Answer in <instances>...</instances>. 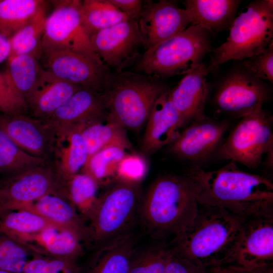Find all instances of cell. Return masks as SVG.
Returning a JSON list of instances; mask_svg holds the SVG:
<instances>
[{
  "instance_id": "cell-1",
  "label": "cell",
  "mask_w": 273,
  "mask_h": 273,
  "mask_svg": "<svg viewBox=\"0 0 273 273\" xmlns=\"http://www.w3.org/2000/svg\"><path fill=\"white\" fill-rule=\"evenodd\" d=\"M199 204L223 208L244 219L273 216V184L264 175L246 172L230 162L215 170L190 168Z\"/></svg>"
},
{
  "instance_id": "cell-2",
  "label": "cell",
  "mask_w": 273,
  "mask_h": 273,
  "mask_svg": "<svg viewBox=\"0 0 273 273\" xmlns=\"http://www.w3.org/2000/svg\"><path fill=\"white\" fill-rule=\"evenodd\" d=\"M244 219L223 208L199 204L192 222L175 237L172 249L205 268L230 264Z\"/></svg>"
},
{
  "instance_id": "cell-3",
  "label": "cell",
  "mask_w": 273,
  "mask_h": 273,
  "mask_svg": "<svg viewBox=\"0 0 273 273\" xmlns=\"http://www.w3.org/2000/svg\"><path fill=\"white\" fill-rule=\"evenodd\" d=\"M197 191L196 183L188 173L157 178L150 185L142 205L145 222L160 236L176 237L197 214Z\"/></svg>"
},
{
  "instance_id": "cell-4",
  "label": "cell",
  "mask_w": 273,
  "mask_h": 273,
  "mask_svg": "<svg viewBox=\"0 0 273 273\" xmlns=\"http://www.w3.org/2000/svg\"><path fill=\"white\" fill-rule=\"evenodd\" d=\"M166 88L156 76L124 71L112 73L104 92L107 117L125 129H138Z\"/></svg>"
},
{
  "instance_id": "cell-5",
  "label": "cell",
  "mask_w": 273,
  "mask_h": 273,
  "mask_svg": "<svg viewBox=\"0 0 273 273\" xmlns=\"http://www.w3.org/2000/svg\"><path fill=\"white\" fill-rule=\"evenodd\" d=\"M226 40L212 52L208 73L230 60L242 61L265 49L273 36V2H251L236 17Z\"/></svg>"
},
{
  "instance_id": "cell-6",
  "label": "cell",
  "mask_w": 273,
  "mask_h": 273,
  "mask_svg": "<svg viewBox=\"0 0 273 273\" xmlns=\"http://www.w3.org/2000/svg\"><path fill=\"white\" fill-rule=\"evenodd\" d=\"M209 32L191 25L158 45L146 50L135 66L138 73L161 78L185 74L201 63L211 51Z\"/></svg>"
},
{
  "instance_id": "cell-7",
  "label": "cell",
  "mask_w": 273,
  "mask_h": 273,
  "mask_svg": "<svg viewBox=\"0 0 273 273\" xmlns=\"http://www.w3.org/2000/svg\"><path fill=\"white\" fill-rule=\"evenodd\" d=\"M241 118L216 156L256 169L262 156L273 150L272 116L259 106Z\"/></svg>"
},
{
  "instance_id": "cell-8",
  "label": "cell",
  "mask_w": 273,
  "mask_h": 273,
  "mask_svg": "<svg viewBox=\"0 0 273 273\" xmlns=\"http://www.w3.org/2000/svg\"><path fill=\"white\" fill-rule=\"evenodd\" d=\"M139 193V184L119 181L99 196L88 219L87 239L104 241L124 229L134 214Z\"/></svg>"
},
{
  "instance_id": "cell-9",
  "label": "cell",
  "mask_w": 273,
  "mask_h": 273,
  "mask_svg": "<svg viewBox=\"0 0 273 273\" xmlns=\"http://www.w3.org/2000/svg\"><path fill=\"white\" fill-rule=\"evenodd\" d=\"M271 93L266 81L257 78L241 64L219 81L213 101L218 112L242 118L268 101Z\"/></svg>"
},
{
  "instance_id": "cell-10",
  "label": "cell",
  "mask_w": 273,
  "mask_h": 273,
  "mask_svg": "<svg viewBox=\"0 0 273 273\" xmlns=\"http://www.w3.org/2000/svg\"><path fill=\"white\" fill-rule=\"evenodd\" d=\"M52 194L65 196L63 183L53 162L7 177L0 181V216L22 209Z\"/></svg>"
},
{
  "instance_id": "cell-11",
  "label": "cell",
  "mask_w": 273,
  "mask_h": 273,
  "mask_svg": "<svg viewBox=\"0 0 273 273\" xmlns=\"http://www.w3.org/2000/svg\"><path fill=\"white\" fill-rule=\"evenodd\" d=\"M39 63L55 76L104 93L112 73L102 61L67 50L41 49Z\"/></svg>"
},
{
  "instance_id": "cell-12",
  "label": "cell",
  "mask_w": 273,
  "mask_h": 273,
  "mask_svg": "<svg viewBox=\"0 0 273 273\" xmlns=\"http://www.w3.org/2000/svg\"><path fill=\"white\" fill-rule=\"evenodd\" d=\"M54 10L46 20L41 49L67 50L101 60L94 52L80 21L81 1H51ZM102 61V60H101Z\"/></svg>"
},
{
  "instance_id": "cell-13",
  "label": "cell",
  "mask_w": 273,
  "mask_h": 273,
  "mask_svg": "<svg viewBox=\"0 0 273 273\" xmlns=\"http://www.w3.org/2000/svg\"><path fill=\"white\" fill-rule=\"evenodd\" d=\"M231 125L230 120H218L207 116L195 120L183 128L169 144L170 151L190 163V168H201L203 164L217 155Z\"/></svg>"
},
{
  "instance_id": "cell-14",
  "label": "cell",
  "mask_w": 273,
  "mask_h": 273,
  "mask_svg": "<svg viewBox=\"0 0 273 273\" xmlns=\"http://www.w3.org/2000/svg\"><path fill=\"white\" fill-rule=\"evenodd\" d=\"M92 48L104 64L120 72L135 60L143 47L138 20L128 19L89 36Z\"/></svg>"
},
{
  "instance_id": "cell-15",
  "label": "cell",
  "mask_w": 273,
  "mask_h": 273,
  "mask_svg": "<svg viewBox=\"0 0 273 273\" xmlns=\"http://www.w3.org/2000/svg\"><path fill=\"white\" fill-rule=\"evenodd\" d=\"M273 216L244 219L230 264L249 269L272 264Z\"/></svg>"
},
{
  "instance_id": "cell-16",
  "label": "cell",
  "mask_w": 273,
  "mask_h": 273,
  "mask_svg": "<svg viewBox=\"0 0 273 273\" xmlns=\"http://www.w3.org/2000/svg\"><path fill=\"white\" fill-rule=\"evenodd\" d=\"M191 23L185 9L166 0L143 2L138 19L139 29L146 50L181 32Z\"/></svg>"
},
{
  "instance_id": "cell-17",
  "label": "cell",
  "mask_w": 273,
  "mask_h": 273,
  "mask_svg": "<svg viewBox=\"0 0 273 273\" xmlns=\"http://www.w3.org/2000/svg\"><path fill=\"white\" fill-rule=\"evenodd\" d=\"M0 128L24 151L53 162L57 138L44 120L28 114H2Z\"/></svg>"
},
{
  "instance_id": "cell-18",
  "label": "cell",
  "mask_w": 273,
  "mask_h": 273,
  "mask_svg": "<svg viewBox=\"0 0 273 273\" xmlns=\"http://www.w3.org/2000/svg\"><path fill=\"white\" fill-rule=\"evenodd\" d=\"M107 116L104 93L81 87L48 118L46 121L59 137L72 128L102 119Z\"/></svg>"
},
{
  "instance_id": "cell-19",
  "label": "cell",
  "mask_w": 273,
  "mask_h": 273,
  "mask_svg": "<svg viewBox=\"0 0 273 273\" xmlns=\"http://www.w3.org/2000/svg\"><path fill=\"white\" fill-rule=\"evenodd\" d=\"M167 87L156 100L151 110L143 140V148L153 153L170 144L179 135L184 127L182 117L170 98Z\"/></svg>"
},
{
  "instance_id": "cell-20",
  "label": "cell",
  "mask_w": 273,
  "mask_h": 273,
  "mask_svg": "<svg viewBox=\"0 0 273 273\" xmlns=\"http://www.w3.org/2000/svg\"><path fill=\"white\" fill-rule=\"evenodd\" d=\"M208 74L207 65L201 62L186 73L170 91L171 100L182 117L184 128L206 116L204 109L209 92Z\"/></svg>"
},
{
  "instance_id": "cell-21",
  "label": "cell",
  "mask_w": 273,
  "mask_h": 273,
  "mask_svg": "<svg viewBox=\"0 0 273 273\" xmlns=\"http://www.w3.org/2000/svg\"><path fill=\"white\" fill-rule=\"evenodd\" d=\"M81 87L41 67L34 86L25 98L29 115L39 119L48 118Z\"/></svg>"
},
{
  "instance_id": "cell-22",
  "label": "cell",
  "mask_w": 273,
  "mask_h": 273,
  "mask_svg": "<svg viewBox=\"0 0 273 273\" xmlns=\"http://www.w3.org/2000/svg\"><path fill=\"white\" fill-rule=\"evenodd\" d=\"M81 240L75 231L52 226L21 243L37 255L76 260L82 252Z\"/></svg>"
},
{
  "instance_id": "cell-23",
  "label": "cell",
  "mask_w": 273,
  "mask_h": 273,
  "mask_svg": "<svg viewBox=\"0 0 273 273\" xmlns=\"http://www.w3.org/2000/svg\"><path fill=\"white\" fill-rule=\"evenodd\" d=\"M240 3L238 0H186L184 4L191 25L217 32L231 26Z\"/></svg>"
},
{
  "instance_id": "cell-24",
  "label": "cell",
  "mask_w": 273,
  "mask_h": 273,
  "mask_svg": "<svg viewBox=\"0 0 273 273\" xmlns=\"http://www.w3.org/2000/svg\"><path fill=\"white\" fill-rule=\"evenodd\" d=\"M38 213L54 225L78 233L83 240L87 239V228L72 203L64 195H45L22 209Z\"/></svg>"
},
{
  "instance_id": "cell-25",
  "label": "cell",
  "mask_w": 273,
  "mask_h": 273,
  "mask_svg": "<svg viewBox=\"0 0 273 273\" xmlns=\"http://www.w3.org/2000/svg\"><path fill=\"white\" fill-rule=\"evenodd\" d=\"M75 127L57 138L53 163L62 182L80 172L88 159L81 130Z\"/></svg>"
},
{
  "instance_id": "cell-26",
  "label": "cell",
  "mask_w": 273,
  "mask_h": 273,
  "mask_svg": "<svg viewBox=\"0 0 273 273\" xmlns=\"http://www.w3.org/2000/svg\"><path fill=\"white\" fill-rule=\"evenodd\" d=\"M106 117L90 122L82 129L81 134L88 158L101 149L110 146H118L125 149L131 148L125 129L107 117L106 122H104L103 120Z\"/></svg>"
},
{
  "instance_id": "cell-27",
  "label": "cell",
  "mask_w": 273,
  "mask_h": 273,
  "mask_svg": "<svg viewBox=\"0 0 273 273\" xmlns=\"http://www.w3.org/2000/svg\"><path fill=\"white\" fill-rule=\"evenodd\" d=\"M79 15L82 26L89 37L98 31L129 19L109 0L81 1Z\"/></svg>"
},
{
  "instance_id": "cell-28",
  "label": "cell",
  "mask_w": 273,
  "mask_h": 273,
  "mask_svg": "<svg viewBox=\"0 0 273 273\" xmlns=\"http://www.w3.org/2000/svg\"><path fill=\"white\" fill-rule=\"evenodd\" d=\"M52 226L55 225L28 209L13 211L0 216V232L20 243Z\"/></svg>"
},
{
  "instance_id": "cell-29",
  "label": "cell",
  "mask_w": 273,
  "mask_h": 273,
  "mask_svg": "<svg viewBox=\"0 0 273 273\" xmlns=\"http://www.w3.org/2000/svg\"><path fill=\"white\" fill-rule=\"evenodd\" d=\"M46 4L23 27L9 38L11 45L9 57L30 54L39 60L41 52V42L47 18Z\"/></svg>"
},
{
  "instance_id": "cell-30",
  "label": "cell",
  "mask_w": 273,
  "mask_h": 273,
  "mask_svg": "<svg viewBox=\"0 0 273 273\" xmlns=\"http://www.w3.org/2000/svg\"><path fill=\"white\" fill-rule=\"evenodd\" d=\"M65 194L79 215L88 220L98 201L99 185L87 174L79 172L63 181Z\"/></svg>"
},
{
  "instance_id": "cell-31",
  "label": "cell",
  "mask_w": 273,
  "mask_h": 273,
  "mask_svg": "<svg viewBox=\"0 0 273 273\" xmlns=\"http://www.w3.org/2000/svg\"><path fill=\"white\" fill-rule=\"evenodd\" d=\"M45 3L41 0H0V33L10 38Z\"/></svg>"
},
{
  "instance_id": "cell-32",
  "label": "cell",
  "mask_w": 273,
  "mask_h": 273,
  "mask_svg": "<svg viewBox=\"0 0 273 273\" xmlns=\"http://www.w3.org/2000/svg\"><path fill=\"white\" fill-rule=\"evenodd\" d=\"M50 162L24 151L0 128V173L9 177Z\"/></svg>"
},
{
  "instance_id": "cell-33",
  "label": "cell",
  "mask_w": 273,
  "mask_h": 273,
  "mask_svg": "<svg viewBox=\"0 0 273 273\" xmlns=\"http://www.w3.org/2000/svg\"><path fill=\"white\" fill-rule=\"evenodd\" d=\"M5 72L15 89L25 99L34 86L41 66L34 55L9 57Z\"/></svg>"
},
{
  "instance_id": "cell-34",
  "label": "cell",
  "mask_w": 273,
  "mask_h": 273,
  "mask_svg": "<svg viewBox=\"0 0 273 273\" xmlns=\"http://www.w3.org/2000/svg\"><path fill=\"white\" fill-rule=\"evenodd\" d=\"M125 148L110 146L101 149L90 156L80 172L93 178L99 186L116 175L122 160L127 155Z\"/></svg>"
},
{
  "instance_id": "cell-35",
  "label": "cell",
  "mask_w": 273,
  "mask_h": 273,
  "mask_svg": "<svg viewBox=\"0 0 273 273\" xmlns=\"http://www.w3.org/2000/svg\"><path fill=\"white\" fill-rule=\"evenodd\" d=\"M104 250L90 273H129L132 246L128 238H120Z\"/></svg>"
},
{
  "instance_id": "cell-36",
  "label": "cell",
  "mask_w": 273,
  "mask_h": 273,
  "mask_svg": "<svg viewBox=\"0 0 273 273\" xmlns=\"http://www.w3.org/2000/svg\"><path fill=\"white\" fill-rule=\"evenodd\" d=\"M32 252L23 244L0 232V269L21 273Z\"/></svg>"
},
{
  "instance_id": "cell-37",
  "label": "cell",
  "mask_w": 273,
  "mask_h": 273,
  "mask_svg": "<svg viewBox=\"0 0 273 273\" xmlns=\"http://www.w3.org/2000/svg\"><path fill=\"white\" fill-rule=\"evenodd\" d=\"M75 260L36 255L26 264L21 273H79Z\"/></svg>"
},
{
  "instance_id": "cell-38",
  "label": "cell",
  "mask_w": 273,
  "mask_h": 273,
  "mask_svg": "<svg viewBox=\"0 0 273 273\" xmlns=\"http://www.w3.org/2000/svg\"><path fill=\"white\" fill-rule=\"evenodd\" d=\"M0 112L7 115L28 113L25 99L15 89L5 72L0 73Z\"/></svg>"
},
{
  "instance_id": "cell-39",
  "label": "cell",
  "mask_w": 273,
  "mask_h": 273,
  "mask_svg": "<svg viewBox=\"0 0 273 273\" xmlns=\"http://www.w3.org/2000/svg\"><path fill=\"white\" fill-rule=\"evenodd\" d=\"M241 62V64L257 78L272 83V41L261 52Z\"/></svg>"
},
{
  "instance_id": "cell-40",
  "label": "cell",
  "mask_w": 273,
  "mask_h": 273,
  "mask_svg": "<svg viewBox=\"0 0 273 273\" xmlns=\"http://www.w3.org/2000/svg\"><path fill=\"white\" fill-rule=\"evenodd\" d=\"M168 249L150 250L131 261L129 273H164Z\"/></svg>"
},
{
  "instance_id": "cell-41",
  "label": "cell",
  "mask_w": 273,
  "mask_h": 273,
  "mask_svg": "<svg viewBox=\"0 0 273 273\" xmlns=\"http://www.w3.org/2000/svg\"><path fill=\"white\" fill-rule=\"evenodd\" d=\"M145 171L144 163L141 158L127 155L121 161L116 176L119 181L139 184L144 176Z\"/></svg>"
},
{
  "instance_id": "cell-42",
  "label": "cell",
  "mask_w": 273,
  "mask_h": 273,
  "mask_svg": "<svg viewBox=\"0 0 273 273\" xmlns=\"http://www.w3.org/2000/svg\"><path fill=\"white\" fill-rule=\"evenodd\" d=\"M207 268L196 265L172 249H168L164 273H205Z\"/></svg>"
},
{
  "instance_id": "cell-43",
  "label": "cell",
  "mask_w": 273,
  "mask_h": 273,
  "mask_svg": "<svg viewBox=\"0 0 273 273\" xmlns=\"http://www.w3.org/2000/svg\"><path fill=\"white\" fill-rule=\"evenodd\" d=\"M129 19L138 20L143 9V2L140 0H109Z\"/></svg>"
},
{
  "instance_id": "cell-44",
  "label": "cell",
  "mask_w": 273,
  "mask_h": 273,
  "mask_svg": "<svg viewBox=\"0 0 273 273\" xmlns=\"http://www.w3.org/2000/svg\"><path fill=\"white\" fill-rule=\"evenodd\" d=\"M259 268L249 269L232 264H227L207 268L205 273H257Z\"/></svg>"
},
{
  "instance_id": "cell-45",
  "label": "cell",
  "mask_w": 273,
  "mask_h": 273,
  "mask_svg": "<svg viewBox=\"0 0 273 273\" xmlns=\"http://www.w3.org/2000/svg\"><path fill=\"white\" fill-rule=\"evenodd\" d=\"M11 53L9 38L0 33V64L8 58Z\"/></svg>"
},
{
  "instance_id": "cell-46",
  "label": "cell",
  "mask_w": 273,
  "mask_h": 273,
  "mask_svg": "<svg viewBox=\"0 0 273 273\" xmlns=\"http://www.w3.org/2000/svg\"><path fill=\"white\" fill-rule=\"evenodd\" d=\"M257 273H273L272 264L259 268Z\"/></svg>"
},
{
  "instance_id": "cell-47",
  "label": "cell",
  "mask_w": 273,
  "mask_h": 273,
  "mask_svg": "<svg viewBox=\"0 0 273 273\" xmlns=\"http://www.w3.org/2000/svg\"><path fill=\"white\" fill-rule=\"evenodd\" d=\"M0 273H10V272L0 269Z\"/></svg>"
}]
</instances>
